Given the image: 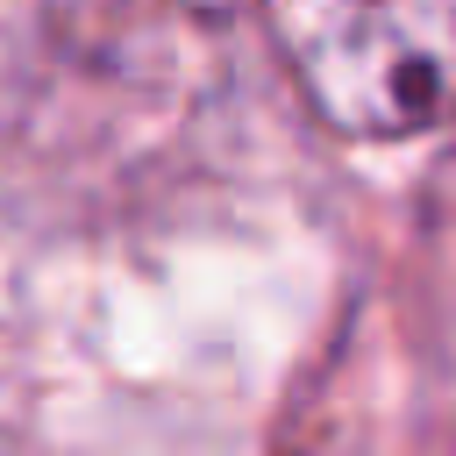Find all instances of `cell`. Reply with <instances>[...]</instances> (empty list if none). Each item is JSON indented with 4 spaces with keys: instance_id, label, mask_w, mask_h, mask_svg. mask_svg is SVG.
<instances>
[{
    "instance_id": "6da1fadb",
    "label": "cell",
    "mask_w": 456,
    "mask_h": 456,
    "mask_svg": "<svg viewBox=\"0 0 456 456\" xmlns=\"http://www.w3.org/2000/svg\"><path fill=\"white\" fill-rule=\"evenodd\" d=\"M264 21L342 135H413L456 107V0H264Z\"/></svg>"
}]
</instances>
